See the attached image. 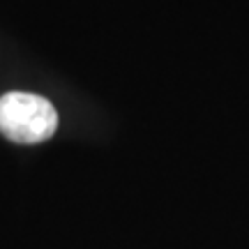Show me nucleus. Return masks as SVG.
<instances>
[{
  "mask_svg": "<svg viewBox=\"0 0 249 249\" xmlns=\"http://www.w3.org/2000/svg\"><path fill=\"white\" fill-rule=\"evenodd\" d=\"M58 129V113L49 99L33 92L0 97V134L14 143H42Z\"/></svg>",
  "mask_w": 249,
  "mask_h": 249,
  "instance_id": "1",
  "label": "nucleus"
}]
</instances>
